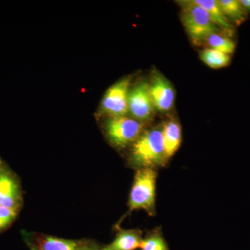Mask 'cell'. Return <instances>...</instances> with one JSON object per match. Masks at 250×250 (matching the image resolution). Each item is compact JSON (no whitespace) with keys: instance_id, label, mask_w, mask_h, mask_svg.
I'll use <instances>...</instances> for the list:
<instances>
[{"instance_id":"cell-1","label":"cell","mask_w":250,"mask_h":250,"mask_svg":"<svg viewBox=\"0 0 250 250\" xmlns=\"http://www.w3.org/2000/svg\"><path fill=\"white\" fill-rule=\"evenodd\" d=\"M182 8L181 19L188 35L195 45H200L210 36L220 33V27L212 21L205 9L193 0L179 1Z\"/></svg>"},{"instance_id":"cell-2","label":"cell","mask_w":250,"mask_h":250,"mask_svg":"<svg viewBox=\"0 0 250 250\" xmlns=\"http://www.w3.org/2000/svg\"><path fill=\"white\" fill-rule=\"evenodd\" d=\"M131 162L141 168H153L167 161L161 129H152L143 133L133 144Z\"/></svg>"},{"instance_id":"cell-3","label":"cell","mask_w":250,"mask_h":250,"mask_svg":"<svg viewBox=\"0 0 250 250\" xmlns=\"http://www.w3.org/2000/svg\"><path fill=\"white\" fill-rule=\"evenodd\" d=\"M156 177L153 168L138 170L129 194L130 211L142 209L149 215L155 214Z\"/></svg>"},{"instance_id":"cell-4","label":"cell","mask_w":250,"mask_h":250,"mask_svg":"<svg viewBox=\"0 0 250 250\" xmlns=\"http://www.w3.org/2000/svg\"><path fill=\"white\" fill-rule=\"evenodd\" d=\"M22 238L29 250H98L88 240H71L36 232L23 231Z\"/></svg>"},{"instance_id":"cell-5","label":"cell","mask_w":250,"mask_h":250,"mask_svg":"<svg viewBox=\"0 0 250 250\" xmlns=\"http://www.w3.org/2000/svg\"><path fill=\"white\" fill-rule=\"evenodd\" d=\"M104 131L112 144L125 147L139 139L143 134V125L139 121L126 116L113 117L106 121Z\"/></svg>"},{"instance_id":"cell-6","label":"cell","mask_w":250,"mask_h":250,"mask_svg":"<svg viewBox=\"0 0 250 250\" xmlns=\"http://www.w3.org/2000/svg\"><path fill=\"white\" fill-rule=\"evenodd\" d=\"M22 190L16 174L0 158V206L21 209Z\"/></svg>"},{"instance_id":"cell-7","label":"cell","mask_w":250,"mask_h":250,"mask_svg":"<svg viewBox=\"0 0 250 250\" xmlns=\"http://www.w3.org/2000/svg\"><path fill=\"white\" fill-rule=\"evenodd\" d=\"M129 82L128 79H124L116 82L106 90L102 101L101 108L110 118L125 116L129 112Z\"/></svg>"},{"instance_id":"cell-8","label":"cell","mask_w":250,"mask_h":250,"mask_svg":"<svg viewBox=\"0 0 250 250\" xmlns=\"http://www.w3.org/2000/svg\"><path fill=\"white\" fill-rule=\"evenodd\" d=\"M154 108L147 82H140L129 90L128 109L134 119L140 123L149 121L154 115Z\"/></svg>"},{"instance_id":"cell-9","label":"cell","mask_w":250,"mask_h":250,"mask_svg":"<svg viewBox=\"0 0 250 250\" xmlns=\"http://www.w3.org/2000/svg\"><path fill=\"white\" fill-rule=\"evenodd\" d=\"M149 84L154 108L161 112L170 111L175 99V93L170 82L164 75L156 72Z\"/></svg>"},{"instance_id":"cell-10","label":"cell","mask_w":250,"mask_h":250,"mask_svg":"<svg viewBox=\"0 0 250 250\" xmlns=\"http://www.w3.org/2000/svg\"><path fill=\"white\" fill-rule=\"evenodd\" d=\"M164 149L167 159H170L180 147L182 143V128L175 121L166 123L161 129Z\"/></svg>"},{"instance_id":"cell-11","label":"cell","mask_w":250,"mask_h":250,"mask_svg":"<svg viewBox=\"0 0 250 250\" xmlns=\"http://www.w3.org/2000/svg\"><path fill=\"white\" fill-rule=\"evenodd\" d=\"M194 2L207 11L213 22L226 33L227 35L231 37L234 33V27L229 22L225 17L223 10L216 0H193Z\"/></svg>"},{"instance_id":"cell-12","label":"cell","mask_w":250,"mask_h":250,"mask_svg":"<svg viewBox=\"0 0 250 250\" xmlns=\"http://www.w3.org/2000/svg\"><path fill=\"white\" fill-rule=\"evenodd\" d=\"M142 241L138 230H123L108 246L111 250H136L141 248Z\"/></svg>"},{"instance_id":"cell-13","label":"cell","mask_w":250,"mask_h":250,"mask_svg":"<svg viewBox=\"0 0 250 250\" xmlns=\"http://www.w3.org/2000/svg\"><path fill=\"white\" fill-rule=\"evenodd\" d=\"M218 2L225 17L233 26L241 25L248 18V13L240 0H220Z\"/></svg>"},{"instance_id":"cell-14","label":"cell","mask_w":250,"mask_h":250,"mask_svg":"<svg viewBox=\"0 0 250 250\" xmlns=\"http://www.w3.org/2000/svg\"><path fill=\"white\" fill-rule=\"evenodd\" d=\"M200 59L212 69H220L228 66L231 62L230 55L212 48H206L200 53Z\"/></svg>"},{"instance_id":"cell-15","label":"cell","mask_w":250,"mask_h":250,"mask_svg":"<svg viewBox=\"0 0 250 250\" xmlns=\"http://www.w3.org/2000/svg\"><path fill=\"white\" fill-rule=\"evenodd\" d=\"M206 42L210 48L214 49L228 55L233 54L236 49L234 41L229 36L223 35L221 33L210 36Z\"/></svg>"},{"instance_id":"cell-16","label":"cell","mask_w":250,"mask_h":250,"mask_svg":"<svg viewBox=\"0 0 250 250\" xmlns=\"http://www.w3.org/2000/svg\"><path fill=\"white\" fill-rule=\"evenodd\" d=\"M19 210L0 206V231H4L14 223Z\"/></svg>"},{"instance_id":"cell-17","label":"cell","mask_w":250,"mask_h":250,"mask_svg":"<svg viewBox=\"0 0 250 250\" xmlns=\"http://www.w3.org/2000/svg\"><path fill=\"white\" fill-rule=\"evenodd\" d=\"M140 248L141 250H167L166 242L163 238L157 235L143 239Z\"/></svg>"},{"instance_id":"cell-18","label":"cell","mask_w":250,"mask_h":250,"mask_svg":"<svg viewBox=\"0 0 250 250\" xmlns=\"http://www.w3.org/2000/svg\"><path fill=\"white\" fill-rule=\"evenodd\" d=\"M240 2L248 14L250 13V0H240Z\"/></svg>"},{"instance_id":"cell-19","label":"cell","mask_w":250,"mask_h":250,"mask_svg":"<svg viewBox=\"0 0 250 250\" xmlns=\"http://www.w3.org/2000/svg\"><path fill=\"white\" fill-rule=\"evenodd\" d=\"M98 250H111V248H109V246H106L104 248H99Z\"/></svg>"}]
</instances>
